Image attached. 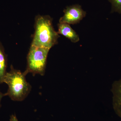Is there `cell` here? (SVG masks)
<instances>
[{"instance_id": "obj_1", "label": "cell", "mask_w": 121, "mask_h": 121, "mask_svg": "<svg viewBox=\"0 0 121 121\" xmlns=\"http://www.w3.org/2000/svg\"><path fill=\"white\" fill-rule=\"evenodd\" d=\"M35 27L32 45L50 49L58 43L60 36L54 30L52 19L49 16H37Z\"/></svg>"}, {"instance_id": "obj_2", "label": "cell", "mask_w": 121, "mask_h": 121, "mask_svg": "<svg viewBox=\"0 0 121 121\" xmlns=\"http://www.w3.org/2000/svg\"><path fill=\"white\" fill-rule=\"evenodd\" d=\"M24 72L16 70L11 66V70L7 72L3 82L8 86V89L5 96H8L12 100L21 101L25 99L30 93L31 86L26 81Z\"/></svg>"}, {"instance_id": "obj_3", "label": "cell", "mask_w": 121, "mask_h": 121, "mask_svg": "<svg viewBox=\"0 0 121 121\" xmlns=\"http://www.w3.org/2000/svg\"><path fill=\"white\" fill-rule=\"evenodd\" d=\"M50 49L31 45L27 57V65L24 72L26 75L31 73L33 75L45 73L48 55Z\"/></svg>"}, {"instance_id": "obj_4", "label": "cell", "mask_w": 121, "mask_h": 121, "mask_svg": "<svg viewBox=\"0 0 121 121\" xmlns=\"http://www.w3.org/2000/svg\"><path fill=\"white\" fill-rule=\"evenodd\" d=\"M64 15L60 17L59 23L74 24L79 23L85 17L86 13L79 4L68 6L64 10Z\"/></svg>"}, {"instance_id": "obj_5", "label": "cell", "mask_w": 121, "mask_h": 121, "mask_svg": "<svg viewBox=\"0 0 121 121\" xmlns=\"http://www.w3.org/2000/svg\"><path fill=\"white\" fill-rule=\"evenodd\" d=\"M111 91L113 108L116 114L121 118V79L113 83Z\"/></svg>"}, {"instance_id": "obj_6", "label": "cell", "mask_w": 121, "mask_h": 121, "mask_svg": "<svg viewBox=\"0 0 121 121\" xmlns=\"http://www.w3.org/2000/svg\"><path fill=\"white\" fill-rule=\"evenodd\" d=\"M59 34L63 35L70 40L73 43H76L79 40V36L71 28L69 24L66 23H59L58 24Z\"/></svg>"}, {"instance_id": "obj_7", "label": "cell", "mask_w": 121, "mask_h": 121, "mask_svg": "<svg viewBox=\"0 0 121 121\" xmlns=\"http://www.w3.org/2000/svg\"><path fill=\"white\" fill-rule=\"evenodd\" d=\"M7 58L4 48L0 42V84L3 83V79L7 73Z\"/></svg>"}, {"instance_id": "obj_8", "label": "cell", "mask_w": 121, "mask_h": 121, "mask_svg": "<svg viewBox=\"0 0 121 121\" xmlns=\"http://www.w3.org/2000/svg\"><path fill=\"white\" fill-rule=\"evenodd\" d=\"M111 4L112 12L121 14V0H108Z\"/></svg>"}, {"instance_id": "obj_9", "label": "cell", "mask_w": 121, "mask_h": 121, "mask_svg": "<svg viewBox=\"0 0 121 121\" xmlns=\"http://www.w3.org/2000/svg\"><path fill=\"white\" fill-rule=\"evenodd\" d=\"M10 121H18V119L15 115H12L10 117Z\"/></svg>"}, {"instance_id": "obj_10", "label": "cell", "mask_w": 121, "mask_h": 121, "mask_svg": "<svg viewBox=\"0 0 121 121\" xmlns=\"http://www.w3.org/2000/svg\"><path fill=\"white\" fill-rule=\"evenodd\" d=\"M5 96L4 94H3L0 92V102L2 98L4 96Z\"/></svg>"}]
</instances>
